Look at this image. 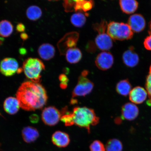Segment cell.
<instances>
[{
	"label": "cell",
	"mask_w": 151,
	"mask_h": 151,
	"mask_svg": "<svg viewBox=\"0 0 151 151\" xmlns=\"http://www.w3.org/2000/svg\"><path fill=\"white\" fill-rule=\"evenodd\" d=\"M20 107L26 111H35L46 105L48 97L44 87L39 83L24 82L16 94Z\"/></svg>",
	"instance_id": "1"
},
{
	"label": "cell",
	"mask_w": 151,
	"mask_h": 151,
	"mask_svg": "<svg viewBox=\"0 0 151 151\" xmlns=\"http://www.w3.org/2000/svg\"><path fill=\"white\" fill-rule=\"evenodd\" d=\"M74 124L81 128H86L88 133L90 127L99 123V118L96 116L93 109L86 107H76L73 109Z\"/></svg>",
	"instance_id": "2"
},
{
	"label": "cell",
	"mask_w": 151,
	"mask_h": 151,
	"mask_svg": "<svg viewBox=\"0 0 151 151\" xmlns=\"http://www.w3.org/2000/svg\"><path fill=\"white\" fill-rule=\"evenodd\" d=\"M43 62L38 58H30L24 61L22 69L26 77L31 82L39 83L41 73L45 69Z\"/></svg>",
	"instance_id": "3"
},
{
	"label": "cell",
	"mask_w": 151,
	"mask_h": 151,
	"mask_svg": "<svg viewBox=\"0 0 151 151\" xmlns=\"http://www.w3.org/2000/svg\"><path fill=\"white\" fill-rule=\"evenodd\" d=\"M107 33L113 40L123 41L131 39L133 32L127 24L111 22L108 24Z\"/></svg>",
	"instance_id": "4"
},
{
	"label": "cell",
	"mask_w": 151,
	"mask_h": 151,
	"mask_svg": "<svg viewBox=\"0 0 151 151\" xmlns=\"http://www.w3.org/2000/svg\"><path fill=\"white\" fill-rule=\"evenodd\" d=\"M93 87V82L86 77L81 75L79 76L78 83L72 93V96L74 98L87 95L91 92Z\"/></svg>",
	"instance_id": "5"
},
{
	"label": "cell",
	"mask_w": 151,
	"mask_h": 151,
	"mask_svg": "<svg viewBox=\"0 0 151 151\" xmlns=\"http://www.w3.org/2000/svg\"><path fill=\"white\" fill-rule=\"evenodd\" d=\"M78 38L79 34L77 32H71L66 34L58 43L60 53L65 54L69 49L75 48Z\"/></svg>",
	"instance_id": "6"
},
{
	"label": "cell",
	"mask_w": 151,
	"mask_h": 151,
	"mask_svg": "<svg viewBox=\"0 0 151 151\" xmlns=\"http://www.w3.org/2000/svg\"><path fill=\"white\" fill-rule=\"evenodd\" d=\"M61 112L54 106H49L43 109L41 118L47 125L54 126L57 124L61 119Z\"/></svg>",
	"instance_id": "7"
},
{
	"label": "cell",
	"mask_w": 151,
	"mask_h": 151,
	"mask_svg": "<svg viewBox=\"0 0 151 151\" xmlns=\"http://www.w3.org/2000/svg\"><path fill=\"white\" fill-rule=\"evenodd\" d=\"M19 64L15 58H7L0 63V72L6 76H11L18 72Z\"/></svg>",
	"instance_id": "8"
},
{
	"label": "cell",
	"mask_w": 151,
	"mask_h": 151,
	"mask_svg": "<svg viewBox=\"0 0 151 151\" xmlns=\"http://www.w3.org/2000/svg\"><path fill=\"white\" fill-rule=\"evenodd\" d=\"M95 62L98 68L102 70H107L112 67L114 58L111 52H103L98 55Z\"/></svg>",
	"instance_id": "9"
},
{
	"label": "cell",
	"mask_w": 151,
	"mask_h": 151,
	"mask_svg": "<svg viewBox=\"0 0 151 151\" xmlns=\"http://www.w3.org/2000/svg\"><path fill=\"white\" fill-rule=\"evenodd\" d=\"M128 24L132 31L139 33L144 29L146 26V22L142 15L140 14H135L129 17Z\"/></svg>",
	"instance_id": "10"
},
{
	"label": "cell",
	"mask_w": 151,
	"mask_h": 151,
	"mask_svg": "<svg viewBox=\"0 0 151 151\" xmlns=\"http://www.w3.org/2000/svg\"><path fill=\"white\" fill-rule=\"evenodd\" d=\"M122 119L128 121L135 120L139 114L138 107L133 103H126L122 107Z\"/></svg>",
	"instance_id": "11"
},
{
	"label": "cell",
	"mask_w": 151,
	"mask_h": 151,
	"mask_svg": "<svg viewBox=\"0 0 151 151\" xmlns=\"http://www.w3.org/2000/svg\"><path fill=\"white\" fill-rule=\"evenodd\" d=\"M122 60L124 63L129 67H135L138 64L139 56L133 47H130L128 50L124 53Z\"/></svg>",
	"instance_id": "12"
},
{
	"label": "cell",
	"mask_w": 151,
	"mask_h": 151,
	"mask_svg": "<svg viewBox=\"0 0 151 151\" xmlns=\"http://www.w3.org/2000/svg\"><path fill=\"white\" fill-rule=\"evenodd\" d=\"M129 94L130 101L132 103L137 104L144 102L147 96L146 90L141 86H136L133 88Z\"/></svg>",
	"instance_id": "13"
},
{
	"label": "cell",
	"mask_w": 151,
	"mask_h": 151,
	"mask_svg": "<svg viewBox=\"0 0 151 151\" xmlns=\"http://www.w3.org/2000/svg\"><path fill=\"white\" fill-rule=\"evenodd\" d=\"M113 40L106 33L99 34L95 39L96 46L100 50H108L112 48Z\"/></svg>",
	"instance_id": "14"
},
{
	"label": "cell",
	"mask_w": 151,
	"mask_h": 151,
	"mask_svg": "<svg viewBox=\"0 0 151 151\" xmlns=\"http://www.w3.org/2000/svg\"><path fill=\"white\" fill-rule=\"evenodd\" d=\"M52 141L53 144L60 148L67 147L70 142L69 135L63 132L58 131L53 134Z\"/></svg>",
	"instance_id": "15"
},
{
	"label": "cell",
	"mask_w": 151,
	"mask_h": 151,
	"mask_svg": "<svg viewBox=\"0 0 151 151\" xmlns=\"http://www.w3.org/2000/svg\"><path fill=\"white\" fill-rule=\"evenodd\" d=\"M38 52L40 58L45 60L51 59L55 56V47L49 43H44L40 45L38 49Z\"/></svg>",
	"instance_id": "16"
},
{
	"label": "cell",
	"mask_w": 151,
	"mask_h": 151,
	"mask_svg": "<svg viewBox=\"0 0 151 151\" xmlns=\"http://www.w3.org/2000/svg\"><path fill=\"white\" fill-rule=\"evenodd\" d=\"M3 107L5 112L8 114L14 115L18 112L20 106L17 99L10 97L5 100Z\"/></svg>",
	"instance_id": "17"
},
{
	"label": "cell",
	"mask_w": 151,
	"mask_h": 151,
	"mask_svg": "<svg viewBox=\"0 0 151 151\" xmlns=\"http://www.w3.org/2000/svg\"><path fill=\"white\" fill-rule=\"evenodd\" d=\"M22 135L25 142L31 143L37 140L39 136V134L36 128L31 126H27L22 129Z\"/></svg>",
	"instance_id": "18"
},
{
	"label": "cell",
	"mask_w": 151,
	"mask_h": 151,
	"mask_svg": "<svg viewBox=\"0 0 151 151\" xmlns=\"http://www.w3.org/2000/svg\"><path fill=\"white\" fill-rule=\"evenodd\" d=\"M119 5L123 12L126 14H131L137 10L139 3L135 0H121Z\"/></svg>",
	"instance_id": "19"
},
{
	"label": "cell",
	"mask_w": 151,
	"mask_h": 151,
	"mask_svg": "<svg viewBox=\"0 0 151 151\" xmlns=\"http://www.w3.org/2000/svg\"><path fill=\"white\" fill-rule=\"evenodd\" d=\"M65 55L66 60L71 64L78 63L82 59V53L81 50L76 47L68 50Z\"/></svg>",
	"instance_id": "20"
},
{
	"label": "cell",
	"mask_w": 151,
	"mask_h": 151,
	"mask_svg": "<svg viewBox=\"0 0 151 151\" xmlns=\"http://www.w3.org/2000/svg\"><path fill=\"white\" fill-rule=\"evenodd\" d=\"M132 86L128 79L120 81L117 84L116 90L120 95L127 96L129 94L132 89Z\"/></svg>",
	"instance_id": "21"
},
{
	"label": "cell",
	"mask_w": 151,
	"mask_h": 151,
	"mask_svg": "<svg viewBox=\"0 0 151 151\" xmlns=\"http://www.w3.org/2000/svg\"><path fill=\"white\" fill-rule=\"evenodd\" d=\"M13 30L14 27L9 21L4 20L0 22V36L8 37L12 34Z\"/></svg>",
	"instance_id": "22"
},
{
	"label": "cell",
	"mask_w": 151,
	"mask_h": 151,
	"mask_svg": "<svg viewBox=\"0 0 151 151\" xmlns=\"http://www.w3.org/2000/svg\"><path fill=\"white\" fill-rule=\"evenodd\" d=\"M26 14L29 20H37L42 16V11L40 7L37 6L32 5L27 8Z\"/></svg>",
	"instance_id": "23"
},
{
	"label": "cell",
	"mask_w": 151,
	"mask_h": 151,
	"mask_svg": "<svg viewBox=\"0 0 151 151\" xmlns=\"http://www.w3.org/2000/svg\"><path fill=\"white\" fill-rule=\"evenodd\" d=\"M86 15L81 12H77L71 16L70 22L73 25L77 27H82L86 24Z\"/></svg>",
	"instance_id": "24"
},
{
	"label": "cell",
	"mask_w": 151,
	"mask_h": 151,
	"mask_svg": "<svg viewBox=\"0 0 151 151\" xmlns=\"http://www.w3.org/2000/svg\"><path fill=\"white\" fill-rule=\"evenodd\" d=\"M61 120L67 126H71L74 124L73 112H69L67 107H64L61 111Z\"/></svg>",
	"instance_id": "25"
},
{
	"label": "cell",
	"mask_w": 151,
	"mask_h": 151,
	"mask_svg": "<svg viewBox=\"0 0 151 151\" xmlns=\"http://www.w3.org/2000/svg\"><path fill=\"white\" fill-rule=\"evenodd\" d=\"M106 151H122L123 145L121 141L116 139H109L106 145Z\"/></svg>",
	"instance_id": "26"
},
{
	"label": "cell",
	"mask_w": 151,
	"mask_h": 151,
	"mask_svg": "<svg viewBox=\"0 0 151 151\" xmlns=\"http://www.w3.org/2000/svg\"><path fill=\"white\" fill-rule=\"evenodd\" d=\"M145 88L149 98V100L147 102V104L149 106H151V64L148 74L147 77Z\"/></svg>",
	"instance_id": "27"
},
{
	"label": "cell",
	"mask_w": 151,
	"mask_h": 151,
	"mask_svg": "<svg viewBox=\"0 0 151 151\" xmlns=\"http://www.w3.org/2000/svg\"><path fill=\"white\" fill-rule=\"evenodd\" d=\"M107 22L105 20H103L99 23H96L93 25V28L99 34L105 33L107 31Z\"/></svg>",
	"instance_id": "28"
},
{
	"label": "cell",
	"mask_w": 151,
	"mask_h": 151,
	"mask_svg": "<svg viewBox=\"0 0 151 151\" xmlns=\"http://www.w3.org/2000/svg\"><path fill=\"white\" fill-rule=\"evenodd\" d=\"M90 151H106L105 147L103 143L99 140L93 142L90 146Z\"/></svg>",
	"instance_id": "29"
},
{
	"label": "cell",
	"mask_w": 151,
	"mask_h": 151,
	"mask_svg": "<svg viewBox=\"0 0 151 151\" xmlns=\"http://www.w3.org/2000/svg\"><path fill=\"white\" fill-rule=\"evenodd\" d=\"M63 4L66 12H72L75 11L76 1H71V0L65 1H64Z\"/></svg>",
	"instance_id": "30"
},
{
	"label": "cell",
	"mask_w": 151,
	"mask_h": 151,
	"mask_svg": "<svg viewBox=\"0 0 151 151\" xmlns=\"http://www.w3.org/2000/svg\"><path fill=\"white\" fill-rule=\"evenodd\" d=\"M93 1L83 0L82 4V10L84 12H86L93 8Z\"/></svg>",
	"instance_id": "31"
},
{
	"label": "cell",
	"mask_w": 151,
	"mask_h": 151,
	"mask_svg": "<svg viewBox=\"0 0 151 151\" xmlns=\"http://www.w3.org/2000/svg\"><path fill=\"white\" fill-rule=\"evenodd\" d=\"M143 44L145 48L147 50L151 51V35L146 37Z\"/></svg>",
	"instance_id": "32"
},
{
	"label": "cell",
	"mask_w": 151,
	"mask_h": 151,
	"mask_svg": "<svg viewBox=\"0 0 151 151\" xmlns=\"http://www.w3.org/2000/svg\"><path fill=\"white\" fill-rule=\"evenodd\" d=\"M59 80L61 82L60 84H68L69 79L67 76L65 74H61L59 76Z\"/></svg>",
	"instance_id": "33"
},
{
	"label": "cell",
	"mask_w": 151,
	"mask_h": 151,
	"mask_svg": "<svg viewBox=\"0 0 151 151\" xmlns=\"http://www.w3.org/2000/svg\"><path fill=\"white\" fill-rule=\"evenodd\" d=\"M17 31L19 32H23L25 29V26L22 23H19L16 26Z\"/></svg>",
	"instance_id": "34"
},
{
	"label": "cell",
	"mask_w": 151,
	"mask_h": 151,
	"mask_svg": "<svg viewBox=\"0 0 151 151\" xmlns=\"http://www.w3.org/2000/svg\"><path fill=\"white\" fill-rule=\"evenodd\" d=\"M30 120L33 123H36L38 122L39 117L37 114H34L31 115L30 117Z\"/></svg>",
	"instance_id": "35"
},
{
	"label": "cell",
	"mask_w": 151,
	"mask_h": 151,
	"mask_svg": "<svg viewBox=\"0 0 151 151\" xmlns=\"http://www.w3.org/2000/svg\"><path fill=\"white\" fill-rule=\"evenodd\" d=\"M20 37L22 40H25L28 39V36L27 34L23 32L21 34Z\"/></svg>",
	"instance_id": "36"
},
{
	"label": "cell",
	"mask_w": 151,
	"mask_h": 151,
	"mask_svg": "<svg viewBox=\"0 0 151 151\" xmlns=\"http://www.w3.org/2000/svg\"><path fill=\"white\" fill-rule=\"evenodd\" d=\"M122 118L120 117H117L115 119V122L117 124H120L122 122Z\"/></svg>",
	"instance_id": "37"
},
{
	"label": "cell",
	"mask_w": 151,
	"mask_h": 151,
	"mask_svg": "<svg viewBox=\"0 0 151 151\" xmlns=\"http://www.w3.org/2000/svg\"><path fill=\"white\" fill-rule=\"evenodd\" d=\"M88 73V70H85L83 71L81 73V75L83 76L86 77Z\"/></svg>",
	"instance_id": "38"
},
{
	"label": "cell",
	"mask_w": 151,
	"mask_h": 151,
	"mask_svg": "<svg viewBox=\"0 0 151 151\" xmlns=\"http://www.w3.org/2000/svg\"><path fill=\"white\" fill-rule=\"evenodd\" d=\"M26 51L25 49L21 48L20 49V53L22 55L25 54L26 53Z\"/></svg>",
	"instance_id": "39"
},
{
	"label": "cell",
	"mask_w": 151,
	"mask_h": 151,
	"mask_svg": "<svg viewBox=\"0 0 151 151\" xmlns=\"http://www.w3.org/2000/svg\"><path fill=\"white\" fill-rule=\"evenodd\" d=\"M77 103V101L76 99H72L71 101V104H74Z\"/></svg>",
	"instance_id": "40"
},
{
	"label": "cell",
	"mask_w": 151,
	"mask_h": 151,
	"mask_svg": "<svg viewBox=\"0 0 151 151\" xmlns=\"http://www.w3.org/2000/svg\"><path fill=\"white\" fill-rule=\"evenodd\" d=\"M4 40V39L3 38V37H1L0 36V44L2 43Z\"/></svg>",
	"instance_id": "41"
},
{
	"label": "cell",
	"mask_w": 151,
	"mask_h": 151,
	"mask_svg": "<svg viewBox=\"0 0 151 151\" xmlns=\"http://www.w3.org/2000/svg\"><path fill=\"white\" fill-rule=\"evenodd\" d=\"M150 31L149 32L150 33V35H151V21L150 24Z\"/></svg>",
	"instance_id": "42"
}]
</instances>
